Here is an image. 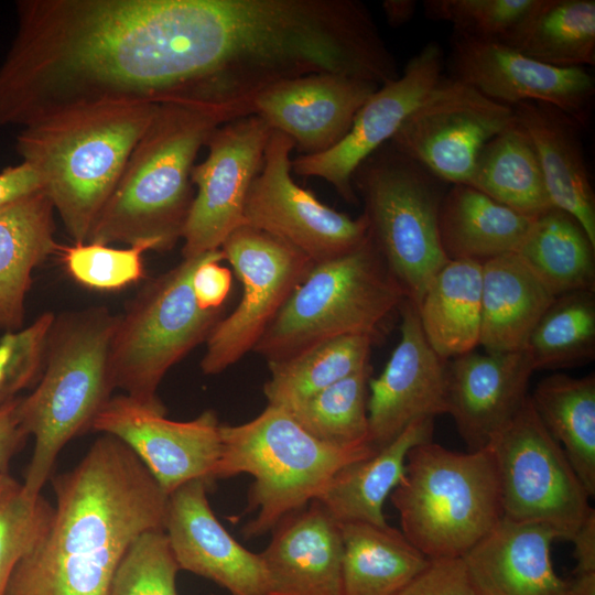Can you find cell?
Listing matches in <instances>:
<instances>
[{
    "label": "cell",
    "instance_id": "4316f807",
    "mask_svg": "<svg viewBox=\"0 0 595 595\" xmlns=\"http://www.w3.org/2000/svg\"><path fill=\"white\" fill-rule=\"evenodd\" d=\"M555 296L515 253L482 264V327L486 353L523 350Z\"/></svg>",
    "mask_w": 595,
    "mask_h": 595
},
{
    "label": "cell",
    "instance_id": "9c48e42d",
    "mask_svg": "<svg viewBox=\"0 0 595 595\" xmlns=\"http://www.w3.org/2000/svg\"><path fill=\"white\" fill-rule=\"evenodd\" d=\"M205 256L183 259L148 281L119 314L110 347L115 389L148 405L164 407L156 394L163 377L221 320V309H202L193 291L194 271Z\"/></svg>",
    "mask_w": 595,
    "mask_h": 595
},
{
    "label": "cell",
    "instance_id": "d6986e66",
    "mask_svg": "<svg viewBox=\"0 0 595 595\" xmlns=\"http://www.w3.org/2000/svg\"><path fill=\"white\" fill-rule=\"evenodd\" d=\"M368 80L335 73H313L275 83L258 93L253 113L292 139L304 155L336 145L378 89Z\"/></svg>",
    "mask_w": 595,
    "mask_h": 595
},
{
    "label": "cell",
    "instance_id": "484cf974",
    "mask_svg": "<svg viewBox=\"0 0 595 595\" xmlns=\"http://www.w3.org/2000/svg\"><path fill=\"white\" fill-rule=\"evenodd\" d=\"M434 419H422L369 456L339 469L315 499L339 524L387 526L383 504L401 482L408 453L432 440Z\"/></svg>",
    "mask_w": 595,
    "mask_h": 595
},
{
    "label": "cell",
    "instance_id": "277c9868",
    "mask_svg": "<svg viewBox=\"0 0 595 595\" xmlns=\"http://www.w3.org/2000/svg\"><path fill=\"white\" fill-rule=\"evenodd\" d=\"M118 318L105 306L54 316L40 378L18 404L21 426L34 437L22 483L32 496L41 495L62 448L91 430L112 397L110 347Z\"/></svg>",
    "mask_w": 595,
    "mask_h": 595
},
{
    "label": "cell",
    "instance_id": "f35d334b",
    "mask_svg": "<svg viewBox=\"0 0 595 595\" xmlns=\"http://www.w3.org/2000/svg\"><path fill=\"white\" fill-rule=\"evenodd\" d=\"M178 571L165 532L147 531L122 556L107 595H178Z\"/></svg>",
    "mask_w": 595,
    "mask_h": 595
},
{
    "label": "cell",
    "instance_id": "c3c4849f",
    "mask_svg": "<svg viewBox=\"0 0 595 595\" xmlns=\"http://www.w3.org/2000/svg\"><path fill=\"white\" fill-rule=\"evenodd\" d=\"M382 10L387 23L393 28H399L409 22L416 10V2L413 0H386Z\"/></svg>",
    "mask_w": 595,
    "mask_h": 595
},
{
    "label": "cell",
    "instance_id": "ba28073f",
    "mask_svg": "<svg viewBox=\"0 0 595 595\" xmlns=\"http://www.w3.org/2000/svg\"><path fill=\"white\" fill-rule=\"evenodd\" d=\"M443 183L389 142L355 171L368 235L415 306L448 261L439 235Z\"/></svg>",
    "mask_w": 595,
    "mask_h": 595
},
{
    "label": "cell",
    "instance_id": "d590c367",
    "mask_svg": "<svg viewBox=\"0 0 595 595\" xmlns=\"http://www.w3.org/2000/svg\"><path fill=\"white\" fill-rule=\"evenodd\" d=\"M533 371L572 368L595 358V290L555 296L523 349Z\"/></svg>",
    "mask_w": 595,
    "mask_h": 595
},
{
    "label": "cell",
    "instance_id": "7a4b0ae2",
    "mask_svg": "<svg viewBox=\"0 0 595 595\" xmlns=\"http://www.w3.org/2000/svg\"><path fill=\"white\" fill-rule=\"evenodd\" d=\"M253 99L159 104L87 242L172 249L182 239L194 198L191 172L198 151L220 125L253 113Z\"/></svg>",
    "mask_w": 595,
    "mask_h": 595
},
{
    "label": "cell",
    "instance_id": "d6a6232c",
    "mask_svg": "<svg viewBox=\"0 0 595 595\" xmlns=\"http://www.w3.org/2000/svg\"><path fill=\"white\" fill-rule=\"evenodd\" d=\"M530 400L542 423L561 445L591 497L595 495V376L553 374Z\"/></svg>",
    "mask_w": 595,
    "mask_h": 595
},
{
    "label": "cell",
    "instance_id": "836d02e7",
    "mask_svg": "<svg viewBox=\"0 0 595 595\" xmlns=\"http://www.w3.org/2000/svg\"><path fill=\"white\" fill-rule=\"evenodd\" d=\"M556 67L595 64V1L537 0L504 43Z\"/></svg>",
    "mask_w": 595,
    "mask_h": 595
},
{
    "label": "cell",
    "instance_id": "7dc6e473",
    "mask_svg": "<svg viewBox=\"0 0 595 595\" xmlns=\"http://www.w3.org/2000/svg\"><path fill=\"white\" fill-rule=\"evenodd\" d=\"M570 541L574 544L576 560L574 575L595 574V512L586 519Z\"/></svg>",
    "mask_w": 595,
    "mask_h": 595
},
{
    "label": "cell",
    "instance_id": "8fae6325",
    "mask_svg": "<svg viewBox=\"0 0 595 595\" xmlns=\"http://www.w3.org/2000/svg\"><path fill=\"white\" fill-rule=\"evenodd\" d=\"M220 250L242 285L238 306L206 339L201 368L216 375L252 350L313 262L288 242L241 225Z\"/></svg>",
    "mask_w": 595,
    "mask_h": 595
},
{
    "label": "cell",
    "instance_id": "2e32d148",
    "mask_svg": "<svg viewBox=\"0 0 595 595\" xmlns=\"http://www.w3.org/2000/svg\"><path fill=\"white\" fill-rule=\"evenodd\" d=\"M445 56L434 41L413 55L400 75L372 93L357 111L348 133L332 149L301 154L292 172L328 182L348 203H357L353 185L357 167L390 142L409 115L444 77Z\"/></svg>",
    "mask_w": 595,
    "mask_h": 595
},
{
    "label": "cell",
    "instance_id": "8d00e7d4",
    "mask_svg": "<svg viewBox=\"0 0 595 595\" xmlns=\"http://www.w3.org/2000/svg\"><path fill=\"white\" fill-rule=\"evenodd\" d=\"M371 366L284 409L306 432L336 446L369 444L368 383Z\"/></svg>",
    "mask_w": 595,
    "mask_h": 595
},
{
    "label": "cell",
    "instance_id": "4fadbf2b",
    "mask_svg": "<svg viewBox=\"0 0 595 595\" xmlns=\"http://www.w3.org/2000/svg\"><path fill=\"white\" fill-rule=\"evenodd\" d=\"M515 121L512 107L444 76L389 143L443 183L467 184L482 148Z\"/></svg>",
    "mask_w": 595,
    "mask_h": 595
},
{
    "label": "cell",
    "instance_id": "1f68e13d",
    "mask_svg": "<svg viewBox=\"0 0 595 595\" xmlns=\"http://www.w3.org/2000/svg\"><path fill=\"white\" fill-rule=\"evenodd\" d=\"M467 185L531 218L553 207L533 144L517 121L482 148Z\"/></svg>",
    "mask_w": 595,
    "mask_h": 595
},
{
    "label": "cell",
    "instance_id": "ac0fdd59",
    "mask_svg": "<svg viewBox=\"0 0 595 595\" xmlns=\"http://www.w3.org/2000/svg\"><path fill=\"white\" fill-rule=\"evenodd\" d=\"M400 340L382 372L368 383V441L386 446L422 419L447 413V361L428 343L415 304L404 299Z\"/></svg>",
    "mask_w": 595,
    "mask_h": 595
},
{
    "label": "cell",
    "instance_id": "6da1fadb",
    "mask_svg": "<svg viewBox=\"0 0 595 595\" xmlns=\"http://www.w3.org/2000/svg\"><path fill=\"white\" fill-rule=\"evenodd\" d=\"M52 523L19 561L4 595H107L131 543L163 530L169 496L117 437H98L55 476Z\"/></svg>",
    "mask_w": 595,
    "mask_h": 595
},
{
    "label": "cell",
    "instance_id": "603a6c76",
    "mask_svg": "<svg viewBox=\"0 0 595 595\" xmlns=\"http://www.w3.org/2000/svg\"><path fill=\"white\" fill-rule=\"evenodd\" d=\"M556 539L548 526L501 518L463 556L478 595H569L552 564Z\"/></svg>",
    "mask_w": 595,
    "mask_h": 595
},
{
    "label": "cell",
    "instance_id": "f6af8a7d",
    "mask_svg": "<svg viewBox=\"0 0 595 595\" xmlns=\"http://www.w3.org/2000/svg\"><path fill=\"white\" fill-rule=\"evenodd\" d=\"M44 191L37 172L26 162L0 173V207Z\"/></svg>",
    "mask_w": 595,
    "mask_h": 595
},
{
    "label": "cell",
    "instance_id": "7bdbcfd3",
    "mask_svg": "<svg viewBox=\"0 0 595 595\" xmlns=\"http://www.w3.org/2000/svg\"><path fill=\"white\" fill-rule=\"evenodd\" d=\"M394 595H478L463 558L430 559Z\"/></svg>",
    "mask_w": 595,
    "mask_h": 595
},
{
    "label": "cell",
    "instance_id": "ffe728a7",
    "mask_svg": "<svg viewBox=\"0 0 595 595\" xmlns=\"http://www.w3.org/2000/svg\"><path fill=\"white\" fill-rule=\"evenodd\" d=\"M207 487L195 479L169 495L164 532L180 570L208 578L231 595H267L260 553L248 551L224 528Z\"/></svg>",
    "mask_w": 595,
    "mask_h": 595
},
{
    "label": "cell",
    "instance_id": "f546056e",
    "mask_svg": "<svg viewBox=\"0 0 595 595\" xmlns=\"http://www.w3.org/2000/svg\"><path fill=\"white\" fill-rule=\"evenodd\" d=\"M340 531L343 595H394L430 561L389 524L344 523Z\"/></svg>",
    "mask_w": 595,
    "mask_h": 595
},
{
    "label": "cell",
    "instance_id": "44dd1931",
    "mask_svg": "<svg viewBox=\"0 0 595 595\" xmlns=\"http://www.w3.org/2000/svg\"><path fill=\"white\" fill-rule=\"evenodd\" d=\"M524 350L470 351L447 361V413L467 451L486 448L529 397Z\"/></svg>",
    "mask_w": 595,
    "mask_h": 595
},
{
    "label": "cell",
    "instance_id": "3957f363",
    "mask_svg": "<svg viewBox=\"0 0 595 595\" xmlns=\"http://www.w3.org/2000/svg\"><path fill=\"white\" fill-rule=\"evenodd\" d=\"M159 104L73 108L25 126L17 148L74 244H85Z\"/></svg>",
    "mask_w": 595,
    "mask_h": 595
},
{
    "label": "cell",
    "instance_id": "e0dca14e",
    "mask_svg": "<svg viewBox=\"0 0 595 595\" xmlns=\"http://www.w3.org/2000/svg\"><path fill=\"white\" fill-rule=\"evenodd\" d=\"M451 78L487 98L513 107L549 104L586 127L595 96L594 77L581 67H556L494 41L453 34L447 61Z\"/></svg>",
    "mask_w": 595,
    "mask_h": 595
},
{
    "label": "cell",
    "instance_id": "ab89813d",
    "mask_svg": "<svg viewBox=\"0 0 595 595\" xmlns=\"http://www.w3.org/2000/svg\"><path fill=\"white\" fill-rule=\"evenodd\" d=\"M537 0H425L428 18L445 21L454 32L505 43L534 7Z\"/></svg>",
    "mask_w": 595,
    "mask_h": 595
},
{
    "label": "cell",
    "instance_id": "4dcf8cb0",
    "mask_svg": "<svg viewBox=\"0 0 595 595\" xmlns=\"http://www.w3.org/2000/svg\"><path fill=\"white\" fill-rule=\"evenodd\" d=\"M515 253L554 296L595 290V245L559 208L534 218Z\"/></svg>",
    "mask_w": 595,
    "mask_h": 595
},
{
    "label": "cell",
    "instance_id": "f1b7e54d",
    "mask_svg": "<svg viewBox=\"0 0 595 595\" xmlns=\"http://www.w3.org/2000/svg\"><path fill=\"white\" fill-rule=\"evenodd\" d=\"M416 309L423 334L442 359L474 351L482 327V263L448 260Z\"/></svg>",
    "mask_w": 595,
    "mask_h": 595
},
{
    "label": "cell",
    "instance_id": "b9f144b4",
    "mask_svg": "<svg viewBox=\"0 0 595 595\" xmlns=\"http://www.w3.org/2000/svg\"><path fill=\"white\" fill-rule=\"evenodd\" d=\"M54 316L45 312L30 325L0 336V407L39 380Z\"/></svg>",
    "mask_w": 595,
    "mask_h": 595
},
{
    "label": "cell",
    "instance_id": "83f0119b",
    "mask_svg": "<svg viewBox=\"0 0 595 595\" xmlns=\"http://www.w3.org/2000/svg\"><path fill=\"white\" fill-rule=\"evenodd\" d=\"M533 220L467 184H455L441 203L439 235L448 260L483 264L515 252Z\"/></svg>",
    "mask_w": 595,
    "mask_h": 595
},
{
    "label": "cell",
    "instance_id": "74e56055",
    "mask_svg": "<svg viewBox=\"0 0 595 595\" xmlns=\"http://www.w3.org/2000/svg\"><path fill=\"white\" fill-rule=\"evenodd\" d=\"M54 506L42 495H30L23 484L0 472V595H4L19 561L42 539Z\"/></svg>",
    "mask_w": 595,
    "mask_h": 595
},
{
    "label": "cell",
    "instance_id": "bcb514c9",
    "mask_svg": "<svg viewBox=\"0 0 595 595\" xmlns=\"http://www.w3.org/2000/svg\"><path fill=\"white\" fill-rule=\"evenodd\" d=\"M19 399L20 397L0 407V472H7L10 459L29 436L19 420Z\"/></svg>",
    "mask_w": 595,
    "mask_h": 595
},
{
    "label": "cell",
    "instance_id": "5b68a950",
    "mask_svg": "<svg viewBox=\"0 0 595 595\" xmlns=\"http://www.w3.org/2000/svg\"><path fill=\"white\" fill-rule=\"evenodd\" d=\"M221 452L213 480L248 474L253 482L245 513L255 517L241 529L258 538L315 500L333 476L372 454L370 444L336 446L306 432L284 409L268 404L252 420L220 426Z\"/></svg>",
    "mask_w": 595,
    "mask_h": 595
},
{
    "label": "cell",
    "instance_id": "9a60e30c",
    "mask_svg": "<svg viewBox=\"0 0 595 595\" xmlns=\"http://www.w3.org/2000/svg\"><path fill=\"white\" fill-rule=\"evenodd\" d=\"M165 415L164 407H151L122 393L109 399L91 430L125 443L167 496L191 480L212 484L221 452L216 413L206 410L184 422Z\"/></svg>",
    "mask_w": 595,
    "mask_h": 595
},
{
    "label": "cell",
    "instance_id": "52a82bcc",
    "mask_svg": "<svg viewBox=\"0 0 595 595\" xmlns=\"http://www.w3.org/2000/svg\"><path fill=\"white\" fill-rule=\"evenodd\" d=\"M404 299L368 235L353 251L313 264L252 350L273 363L339 336L376 343Z\"/></svg>",
    "mask_w": 595,
    "mask_h": 595
},
{
    "label": "cell",
    "instance_id": "e575fe53",
    "mask_svg": "<svg viewBox=\"0 0 595 595\" xmlns=\"http://www.w3.org/2000/svg\"><path fill=\"white\" fill-rule=\"evenodd\" d=\"M375 342L346 335L321 342L280 361L268 363L263 386L268 404L286 409L370 365Z\"/></svg>",
    "mask_w": 595,
    "mask_h": 595
},
{
    "label": "cell",
    "instance_id": "8992f818",
    "mask_svg": "<svg viewBox=\"0 0 595 595\" xmlns=\"http://www.w3.org/2000/svg\"><path fill=\"white\" fill-rule=\"evenodd\" d=\"M390 499L401 532L428 559L463 558L502 518L488 447L457 452L432 440L415 445Z\"/></svg>",
    "mask_w": 595,
    "mask_h": 595
},
{
    "label": "cell",
    "instance_id": "ee69618b",
    "mask_svg": "<svg viewBox=\"0 0 595 595\" xmlns=\"http://www.w3.org/2000/svg\"><path fill=\"white\" fill-rule=\"evenodd\" d=\"M225 260L223 251L206 253L194 271L192 286L197 303L204 310L221 309L231 286L229 269L220 266Z\"/></svg>",
    "mask_w": 595,
    "mask_h": 595
},
{
    "label": "cell",
    "instance_id": "cb8c5ba5",
    "mask_svg": "<svg viewBox=\"0 0 595 595\" xmlns=\"http://www.w3.org/2000/svg\"><path fill=\"white\" fill-rule=\"evenodd\" d=\"M536 150L553 207L574 217L595 245V194L581 139L582 126L544 102L512 107Z\"/></svg>",
    "mask_w": 595,
    "mask_h": 595
},
{
    "label": "cell",
    "instance_id": "d4e9b609",
    "mask_svg": "<svg viewBox=\"0 0 595 595\" xmlns=\"http://www.w3.org/2000/svg\"><path fill=\"white\" fill-rule=\"evenodd\" d=\"M45 191L0 207V329H21L32 272L60 250Z\"/></svg>",
    "mask_w": 595,
    "mask_h": 595
},
{
    "label": "cell",
    "instance_id": "30bf717a",
    "mask_svg": "<svg viewBox=\"0 0 595 595\" xmlns=\"http://www.w3.org/2000/svg\"><path fill=\"white\" fill-rule=\"evenodd\" d=\"M487 447L497 472L502 518L548 526L559 539L570 541L595 512L589 494L530 396Z\"/></svg>",
    "mask_w": 595,
    "mask_h": 595
},
{
    "label": "cell",
    "instance_id": "5bb4252c",
    "mask_svg": "<svg viewBox=\"0 0 595 595\" xmlns=\"http://www.w3.org/2000/svg\"><path fill=\"white\" fill-rule=\"evenodd\" d=\"M271 133L256 113L229 120L212 133L205 144L206 159L191 172L196 194L182 234L183 259L219 250L245 224L246 199L262 167Z\"/></svg>",
    "mask_w": 595,
    "mask_h": 595
},
{
    "label": "cell",
    "instance_id": "7402d4cb",
    "mask_svg": "<svg viewBox=\"0 0 595 595\" xmlns=\"http://www.w3.org/2000/svg\"><path fill=\"white\" fill-rule=\"evenodd\" d=\"M260 553L267 595H343L340 524L311 501L272 530Z\"/></svg>",
    "mask_w": 595,
    "mask_h": 595
},
{
    "label": "cell",
    "instance_id": "60d3db41",
    "mask_svg": "<svg viewBox=\"0 0 595 595\" xmlns=\"http://www.w3.org/2000/svg\"><path fill=\"white\" fill-rule=\"evenodd\" d=\"M154 250L150 242L113 248L94 242L60 247L65 268L82 285L102 291L120 290L144 277L142 255Z\"/></svg>",
    "mask_w": 595,
    "mask_h": 595
},
{
    "label": "cell",
    "instance_id": "7c38bea8",
    "mask_svg": "<svg viewBox=\"0 0 595 595\" xmlns=\"http://www.w3.org/2000/svg\"><path fill=\"white\" fill-rule=\"evenodd\" d=\"M293 149L291 138L272 130L246 199L245 225L288 242L314 264L353 251L368 236L366 217L350 218L299 186L291 176Z\"/></svg>",
    "mask_w": 595,
    "mask_h": 595
}]
</instances>
